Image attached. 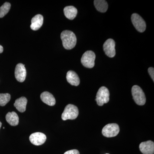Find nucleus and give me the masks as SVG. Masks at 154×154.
<instances>
[{"instance_id": "20e7f679", "label": "nucleus", "mask_w": 154, "mask_h": 154, "mask_svg": "<svg viewBox=\"0 0 154 154\" xmlns=\"http://www.w3.org/2000/svg\"><path fill=\"white\" fill-rule=\"evenodd\" d=\"M110 93L109 90L105 87H102L99 88L96 94L95 99L97 105L102 106L104 104L108 103L109 101Z\"/></svg>"}, {"instance_id": "ddd939ff", "label": "nucleus", "mask_w": 154, "mask_h": 154, "mask_svg": "<svg viewBox=\"0 0 154 154\" xmlns=\"http://www.w3.org/2000/svg\"><path fill=\"white\" fill-rule=\"evenodd\" d=\"M67 82L72 85L78 86L80 84V81L79 76L76 73L73 71H69L66 74Z\"/></svg>"}, {"instance_id": "393cba45", "label": "nucleus", "mask_w": 154, "mask_h": 154, "mask_svg": "<svg viewBox=\"0 0 154 154\" xmlns=\"http://www.w3.org/2000/svg\"></svg>"}, {"instance_id": "4468645a", "label": "nucleus", "mask_w": 154, "mask_h": 154, "mask_svg": "<svg viewBox=\"0 0 154 154\" xmlns=\"http://www.w3.org/2000/svg\"><path fill=\"white\" fill-rule=\"evenodd\" d=\"M40 98L42 101L49 106L55 105L56 100L52 94L48 92H44L41 94Z\"/></svg>"}, {"instance_id": "dca6fc26", "label": "nucleus", "mask_w": 154, "mask_h": 154, "mask_svg": "<svg viewBox=\"0 0 154 154\" xmlns=\"http://www.w3.org/2000/svg\"><path fill=\"white\" fill-rule=\"evenodd\" d=\"M64 14L68 19L73 20L76 17L78 11L73 6H67L63 10Z\"/></svg>"}, {"instance_id": "6e6552de", "label": "nucleus", "mask_w": 154, "mask_h": 154, "mask_svg": "<svg viewBox=\"0 0 154 154\" xmlns=\"http://www.w3.org/2000/svg\"><path fill=\"white\" fill-rule=\"evenodd\" d=\"M103 49L105 54L109 57H113L116 55L115 42L113 39L109 38L103 45Z\"/></svg>"}, {"instance_id": "6ab92c4d", "label": "nucleus", "mask_w": 154, "mask_h": 154, "mask_svg": "<svg viewBox=\"0 0 154 154\" xmlns=\"http://www.w3.org/2000/svg\"><path fill=\"white\" fill-rule=\"evenodd\" d=\"M11 8L10 3L5 2L0 8V18H3L8 13Z\"/></svg>"}, {"instance_id": "1a4fd4ad", "label": "nucleus", "mask_w": 154, "mask_h": 154, "mask_svg": "<svg viewBox=\"0 0 154 154\" xmlns=\"http://www.w3.org/2000/svg\"><path fill=\"white\" fill-rule=\"evenodd\" d=\"M29 140L30 142L34 145L40 146L45 142L46 136L42 133L36 132L30 135Z\"/></svg>"}, {"instance_id": "2eb2a0df", "label": "nucleus", "mask_w": 154, "mask_h": 154, "mask_svg": "<svg viewBox=\"0 0 154 154\" xmlns=\"http://www.w3.org/2000/svg\"><path fill=\"white\" fill-rule=\"evenodd\" d=\"M27 102L28 100L25 97H22L16 100L14 106L16 107L18 111L21 113H23L26 110Z\"/></svg>"}, {"instance_id": "4be33fe9", "label": "nucleus", "mask_w": 154, "mask_h": 154, "mask_svg": "<svg viewBox=\"0 0 154 154\" xmlns=\"http://www.w3.org/2000/svg\"><path fill=\"white\" fill-rule=\"evenodd\" d=\"M64 154H80L79 152L76 149H72L68 151Z\"/></svg>"}, {"instance_id": "412c9836", "label": "nucleus", "mask_w": 154, "mask_h": 154, "mask_svg": "<svg viewBox=\"0 0 154 154\" xmlns=\"http://www.w3.org/2000/svg\"><path fill=\"white\" fill-rule=\"evenodd\" d=\"M148 71L149 74L150 75L152 79L153 82H154V68L149 67L148 69Z\"/></svg>"}, {"instance_id": "9b49d317", "label": "nucleus", "mask_w": 154, "mask_h": 154, "mask_svg": "<svg viewBox=\"0 0 154 154\" xmlns=\"http://www.w3.org/2000/svg\"><path fill=\"white\" fill-rule=\"evenodd\" d=\"M139 148L143 154H154V142L151 140L142 142L140 144Z\"/></svg>"}, {"instance_id": "f257e3e1", "label": "nucleus", "mask_w": 154, "mask_h": 154, "mask_svg": "<svg viewBox=\"0 0 154 154\" xmlns=\"http://www.w3.org/2000/svg\"><path fill=\"white\" fill-rule=\"evenodd\" d=\"M60 38L64 48L67 50H71L75 46L77 38L73 32L70 30H64L61 33Z\"/></svg>"}, {"instance_id": "39448f33", "label": "nucleus", "mask_w": 154, "mask_h": 154, "mask_svg": "<svg viewBox=\"0 0 154 154\" xmlns=\"http://www.w3.org/2000/svg\"><path fill=\"white\" fill-rule=\"evenodd\" d=\"M96 55L92 51H88L83 54L81 62L84 66L88 68H93L95 66Z\"/></svg>"}, {"instance_id": "aec40b11", "label": "nucleus", "mask_w": 154, "mask_h": 154, "mask_svg": "<svg viewBox=\"0 0 154 154\" xmlns=\"http://www.w3.org/2000/svg\"><path fill=\"white\" fill-rule=\"evenodd\" d=\"M11 99L9 94H0V106H4L8 103Z\"/></svg>"}, {"instance_id": "f3484780", "label": "nucleus", "mask_w": 154, "mask_h": 154, "mask_svg": "<svg viewBox=\"0 0 154 154\" xmlns=\"http://www.w3.org/2000/svg\"><path fill=\"white\" fill-rule=\"evenodd\" d=\"M6 119L11 126H17L19 124V117L16 112H9L7 113Z\"/></svg>"}, {"instance_id": "f8f14e48", "label": "nucleus", "mask_w": 154, "mask_h": 154, "mask_svg": "<svg viewBox=\"0 0 154 154\" xmlns=\"http://www.w3.org/2000/svg\"><path fill=\"white\" fill-rule=\"evenodd\" d=\"M43 23V17L40 14L36 15L31 19L30 28L33 30H38Z\"/></svg>"}, {"instance_id": "a211bd4d", "label": "nucleus", "mask_w": 154, "mask_h": 154, "mask_svg": "<svg viewBox=\"0 0 154 154\" xmlns=\"http://www.w3.org/2000/svg\"><path fill=\"white\" fill-rule=\"evenodd\" d=\"M94 4L96 10L101 13H105L108 9V4L105 0H95Z\"/></svg>"}, {"instance_id": "0eeeda50", "label": "nucleus", "mask_w": 154, "mask_h": 154, "mask_svg": "<svg viewBox=\"0 0 154 154\" xmlns=\"http://www.w3.org/2000/svg\"><path fill=\"white\" fill-rule=\"evenodd\" d=\"M131 22L135 28L140 33H143L146 29V23L143 19L137 14L131 15Z\"/></svg>"}, {"instance_id": "423d86ee", "label": "nucleus", "mask_w": 154, "mask_h": 154, "mask_svg": "<svg viewBox=\"0 0 154 154\" xmlns=\"http://www.w3.org/2000/svg\"><path fill=\"white\" fill-rule=\"evenodd\" d=\"M119 132V127L118 125L111 123L105 125L102 130L103 136L107 137H112L118 135Z\"/></svg>"}, {"instance_id": "b1692460", "label": "nucleus", "mask_w": 154, "mask_h": 154, "mask_svg": "<svg viewBox=\"0 0 154 154\" xmlns=\"http://www.w3.org/2000/svg\"><path fill=\"white\" fill-rule=\"evenodd\" d=\"M2 123L0 122V129H1V127H2Z\"/></svg>"}, {"instance_id": "7ed1b4c3", "label": "nucleus", "mask_w": 154, "mask_h": 154, "mask_svg": "<svg viewBox=\"0 0 154 154\" xmlns=\"http://www.w3.org/2000/svg\"><path fill=\"white\" fill-rule=\"evenodd\" d=\"M79 114V110L76 106L72 104L67 105L62 114V119L63 120L75 119Z\"/></svg>"}, {"instance_id": "9d476101", "label": "nucleus", "mask_w": 154, "mask_h": 154, "mask_svg": "<svg viewBox=\"0 0 154 154\" xmlns=\"http://www.w3.org/2000/svg\"><path fill=\"white\" fill-rule=\"evenodd\" d=\"M26 70L25 65L22 63H19L16 67L15 75L18 82H23L26 77Z\"/></svg>"}, {"instance_id": "f03ea898", "label": "nucleus", "mask_w": 154, "mask_h": 154, "mask_svg": "<svg viewBox=\"0 0 154 154\" xmlns=\"http://www.w3.org/2000/svg\"><path fill=\"white\" fill-rule=\"evenodd\" d=\"M131 93L135 102L137 105H144L146 102L145 95L142 89L137 85L133 86Z\"/></svg>"}, {"instance_id": "5701e85b", "label": "nucleus", "mask_w": 154, "mask_h": 154, "mask_svg": "<svg viewBox=\"0 0 154 154\" xmlns=\"http://www.w3.org/2000/svg\"><path fill=\"white\" fill-rule=\"evenodd\" d=\"M3 51H4V48H3L2 46L0 45V53H2L3 52Z\"/></svg>"}]
</instances>
